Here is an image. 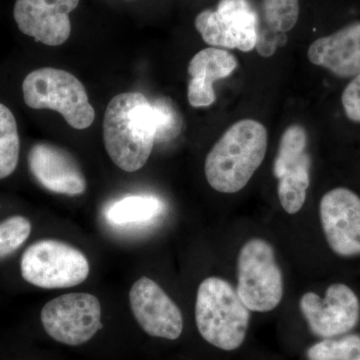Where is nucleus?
Masks as SVG:
<instances>
[{"label": "nucleus", "instance_id": "f257e3e1", "mask_svg": "<svg viewBox=\"0 0 360 360\" xmlns=\"http://www.w3.org/2000/svg\"><path fill=\"white\" fill-rule=\"evenodd\" d=\"M162 125L160 99L150 103L139 92H124L113 97L104 115L103 141L116 167L127 172L143 167Z\"/></svg>", "mask_w": 360, "mask_h": 360}, {"label": "nucleus", "instance_id": "f03ea898", "mask_svg": "<svg viewBox=\"0 0 360 360\" xmlns=\"http://www.w3.org/2000/svg\"><path fill=\"white\" fill-rule=\"evenodd\" d=\"M267 130L253 120L231 125L206 156L205 172L208 184L222 193L241 191L264 162Z\"/></svg>", "mask_w": 360, "mask_h": 360}, {"label": "nucleus", "instance_id": "7ed1b4c3", "mask_svg": "<svg viewBox=\"0 0 360 360\" xmlns=\"http://www.w3.org/2000/svg\"><path fill=\"white\" fill-rule=\"evenodd\" d=\"M250 319V309L229 281L208 277L200 283L195 321L200 335L208 343L225 352L238 349L245 340Z\"/></svg>", "mask_w": 360, "mask_h": 360}, {"label": "nucleus", "instance_id": "20e7f679", "mask_svg": "<svg viewBox=\"0 0 360 360\" xmlns=\"http://www.w3.org/2000/svg\"><path fill=\"white\" fill-rule=\"evenodd\" d=\"M21 90L28 108L58 111L73 129H85L94 122L96 111L84 85L68 71L52 68L30 71Z\"/></svg>", "mask_w": 360, "mask_h": 360}, {"label": "nucleus", "instance_id": "39448f33", "mask_svg": "<svg viewBox=\"0 0 360 360\" xmlns=\"http://www.w3.org/2000/svg\"><path fill=\"white\" fill-rule=\"evenodd\" d=\"M236 291L251 311H270L283 300V274L274 248L264 239H251L241 248Z\"/></svg>", "mask_w": 360, "mask_h": 360}, {"label": "nucleus", "instance_id": "423d86ee", "mask_svg": "<svg viewBox=\"0 0 360 360\" xmlns=\"http://www.w3.org/2000/svg\"><path fill=\"white\" fill-rule=\"evenodd\" d=\"M20 270L28 283L56 290L84 283L89 277V262L77 248L53 239H44L26 248L21 257Z\"/></svg>", "mask_w": 360, "mask_h": 360}, {"label": "nucleus", "instance_id": "0eeeda50", "mask_svg": "<svg viewBox=\"0 0 360 360\" xmlns=\"http://www.w3.org/2000/svg\"><path fill=\"white\" fill-rule=\"evenodd\" d=\"M194 25L213 47L248 52L257 46L259 20L250 0H220L215 11H201Z\"/></svg>", "mask_w": 360, "mask_h": 360}, {"label": "nucleus", "instance_id": "6e6552de", "mask_svg": "<svg viewBox=\"0 0 360 360\" xmlns=\"http://www.w3.org/2000/svg\"><path fill=\"white\" fill-rule=\"evenodd\" d=\"M47 335L63 345H84L103 328L101 305L89 293L58 296L44 305L40 314Z\"/></svg>", "mask_w": 360, "mask_h": 360}, {"label": "nucleus", "instance_id": "1a4fd4ad", "mask_svg": "<svg viewBox=\"0 0 360 360\" xmlns=\"http://www.w3.org/2000/svg\"><path fill=\"white\" fill-rule=\"evenodd\" d=\"M300 307L310 330L319 338H333L347 335L359 323V297L349 286L343 283L329 286L324 298L314 292L305 293Z\"/></svg>", "mask_w": 360, "mask_h": 360}, {"label": "nucleus", "instance_id": "9d476101", "mask_svg": "<svg viewBox=\"0 0 360 360\" xmlns=\"http://www.w3.org/2000/svg\"><path fill=\"white\" fill-rule=\"evenodd\" d=\"M319 214L331 250L343 257L360 255V198L345 187L322 196Z\"/></svg>", "mask_w": 360, "mask_h": 360}, {"label": "nucleus", "instance_id": "9b49d317", "mask_svg": "<svg viewBox=\"0 0 360 360\" xmlns=\"http://www.w3.org/2000/svg\"><path fill=\"white\" fill-rule=\"evenodd\" d=\"M132 314L141 328L153 338L175 340L184 330L179 307L153 279L141 277L129 291Z\"/></svg>", "mask_w": 360, "mask_h": 360}, {"label": "nucleus", "instance_id": "f8f14e48", "mask_svg": "<svg viewBox=\"0 0 360 360\" xmlns=\"http://www.w3.org/2000/svg\"><path fill=\"white\" fill-rule=\"evenodd\" d=\"M79 0H16L13 18L23 34L49 46L70 39V13Z\"/></svg>", "mask_w": 360, "mask_h": 360}, {"label": "nucleus", "instance_id": "ddd939ff", "mask_svg": "<svg viewBox=\"0 0 360 360\" xmlns=\"http://www.w3.org/2000/svg\"><path fill=\"white\" fill-rule=\"evenodd\" d=\"M27 162L34 179L51 193L77 196L86 191V179L77 161L58 146L35 143L28 153Z\"/></svg>", "mask_w": 360, "mask_h": 360}, {"label": "nucleus", "instance_id": "4468645a", "mask_svg": "<svg viewBox=\"0 0 360 360\" xmlns=\"http://www.w3.org/2000/svg\"><path fill=\"white\" fill-rule=\"evenodd\" d=\"M310 63L340 78L360 75V22L350 23L338 32L321 37L307 51Z\"/></svg>", "mask_w": 360, "mask_h": 360}, {"label": "nucleus", "instance_id": "2eb2a0df", "mask_svg": "<svg viewBox=\"0 0 360 360\" xmlns=\"http://www.w3.org/2000/svg\"><path fill=\"white\" fill-rule=\"evenodd\" d=\"M238 61L231 52L208 47L196 53L188 65L187 96L193 108H206L214 103L217 96L213 82L229 77L238 68Z\"/></svg>", "mask_w": 360, "mask_h": 360}, {"label": "nucleus", "instance_id": "dca6fc26", "mask_svg": "<svg viewBox=\"0 0 360 360\" xmlns=\"http://www.w3.org/2000/svg\"><path fill=\"white\" fill-rule=\"evenodd\" d=\"M162 201L153 195H129L115 201L106 210V219L115 225L143 224L163 212Z\"/></svg>", "mask_w": 360, "mask_h": 360}, {"label": "nucleus", "instance_id": "f3484780", "mask_svg": "<svg viewBox=\"0 0 360 360\" xmlns=\"http://www.w3.org/2000/svg\"><path fill=\"white\" fill-rule=\"evenodd\" d=\"M311 161L307 160L288 170L278 179L277 193L283 210L295 214L302 210L307 200V191L310 184Z\"/></svg>", "mask_w": 360, "mask_h": 360}, {"label": "nucleus", "instance_id": "a211bd4d", "mask_svg": "<svg viewBox=\"0 0 360 360\" xmlns=\"http://www.w3.org/2000/svg\"><path fill=\"white\" fill-rule=\"evenodd\" d=\"M20 155L18 122L11 108L0 103V179L15 172Z\"/></svg>", "mask_w": 360, "mask_h": 360}, {"label": "nucleus", "instance_id": "6ab92c4d", "mask_svg": "<svg viewBox=\"0 0 360 360\" xmlns=\"http://www.w3.org/2000/svg\"><path fill=\"white\" fill-rule=\"evenodd\" d=\"M307 146V134L302 125H290L285 129L274 161V174L277 179L303 161L310 160Z\"/></svg>", "mask_w": 360, "mask_h": 360}, {"label": "nucleus", "instance_id": "aec40b11", "mask_svg": "<svg viewBox=\"0 0 360 360\" xmlns=\"http://www.w3.org/2000/svg\"><path fill=\"white\" fill-rule=\"evenodd\" d=\"M309 360H360V335L324 338L307 350Z\"/></svg>", "mask_w": 360, "mask_h": 360}, {"label": "nucleus", "instance_id": "412c9836", "mask_svg": "<svg viewBox=\"0 0 360 360\" xmlns=\"http://www.w3.org/2000/svg\"><path fill=\"white\" fill-rule=\"evenodd\" d=\"M262 11L270 32L285 33L295 27L300 16L298 0H264Z\"/></svg>", "mask_w": 360, "mask_h": 360}, {"label": "nucleus", "instance_id": "4be33fe9", "mask_svg": "<svg viewBox=\"0 0 360 360\" xmlns=\"http://www.w3.org/2000/svg\"><path fill=\"white\" fill-rule=\"evenodd\" d=\"M32 233L30 220L14 215L0 222V260L15 252Z\"/></svg>", "mask_w": 360, "mask_h": 360}, {"label": "nucleus", "instance_id": "5701e85b", "mask_svg": "<svg viewBox=\"0 0 360 360\" xmlns=\"http://www.w3.org/2000/svg\"><path fill=\"white\" fill-rule=\"evenodd\" d=\"M341 101L348 120L360 123V75L355 77L343 90Z\"/></svg>", "mask_w": 360, "mask_h": 360}]
</instances>
